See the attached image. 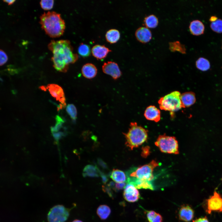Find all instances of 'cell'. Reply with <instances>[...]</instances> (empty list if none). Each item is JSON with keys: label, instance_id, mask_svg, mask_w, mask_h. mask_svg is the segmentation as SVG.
Instances as JSON below:
<instances>
[{"label": "cell", "instance_id": "6da1fadb", "mask_svg": "<svg viewBox=\"0 0 222 222\" xmlns=\"http://www.w3.org/2000/svg\"><path fill=\"white\" fill-rule=\"evenodd\" d=\"M48 47L53 54L51 57L53 66L59 72H66L69 64L75 63L78 59V55L73 53V47L68 40H52Z\"/></svg>", "mask_w": 222, "mask_h": 222}, {"label": "cell", "instance_id": "7a4b0ae2", "mask_svg": "<svg viewBox=\"0 0 222 222\" xmlns=\"http://www.w3.org/2000/svg\"><path fill=\"white\" fill-rule=\"evenodd\" d=\"M39 18L41 28L48 36L56 38L63 34L65 25L60 14L54 11H48L42 14Z\"/></svg>", "mask_w": 222, "mask_h": 222}, {"label": "cell", "instance_id": "3957f363", "mask_svg": "<svg viewBox=\"0 0 222 222\" xmlns=\"http://www.w3.org/2000/svg\"><path fill=\"white\" fill-rule=\"evenodd\" d=\"M123 134L126 139V146L132 150L146 141L148 130L138 125L136 122H132L130 124L128 132Z\"/></svg>", "mask_w": 222, "mask_h": 222}, {"label": "cell", "instance_id": "277c9868", "mask_svg": "<svg viewBox=\"0 0 222 222\" xmlns=\"http://www.w3.org/2000/svg\"><path fill=\"white\" fill-rule=\"evenodd\" d=\"M181 94L178 91H174L161 97L158 100L160 108L168 111L172 114L183 108L180 99Z\"/></svg>", "mask_w": 222, "mask_h": 222}, {"label": "cell", "instance_id": "5b68a950", "mask_svg": "<svg viewBox=\"0 0 222 222\" xmlns=\"http://www.w3.org/2000/svg\"><path fill=\"white\" fill-rule=\"evenodd\" d=\"M155 144L162 152L176 154H179L178 142L174 137L167 136L165 134L160 135Z\"/></svg>", "mask_w": 222, "mask_h": 222}, {"label": "cell", "instance_id": "8992f818", "mask_svg": "<svg viewBox=\"0 0 222 222\" xmlns=\"http://www.w3.org/2000/svg\"><path fill=\"white\" fill-rule=\"evenodd\" d=\"M159 165L157 162L153 160L148 164L138 167L133 171L127 173V177L136 178L151 181L154 178L153 171L154 169Z\"/></svg>", "mask_w": 222, "mask_h": 222}, {"label": "cell", "instance_id": "52a82bcc", "mask_svg": "<svg viewBox=\"0 0 222 222\" xmlns=\"http://www.w3.org/2000/svg\"><path fill=\"white\" fill-rule=\"evenodd\" d=\"M69 215V210L63 205H58L53 207L47 216L48 222H65Z\"/></svg>", "mask_w": 222, "mask_h": 222}, {"label": "cell", "instance_id": "ba28073f", "mask_svg": "<svg viewBox=\"0 0 222 222\" xmlns=\"http://www.w3.org/2000/svg\"><path fill=\"white\" fill-rule=\"evenodd\" d=\"M205 209L206 212L211 214L212 212H222V197L215 191L206 201Z\"/></svg>", "mask_w": 222, "mask_h": 222}, {"label": "cell", "instance_id": "9c48e42d", "mask_svg": "<svg viewBox=\"0 0 222 222\" xmlns=\"http://www.w3.org/2000/svg\"><path fill=\"white\" fill-rule=\"evenodd\" d=\"M46 88L52 96L61 103L59 105L60 109L65 107L66 105V99L62 88L57 84H50L47 85Z\"/></svg>", "mask_w": 222, "mask_h": 222}, {"label": "cell", "instance_id": "30bf717a", "mask_svg": "<svg viewBox=\"0 0 222 222\" xmlns=\"http://www.w3.org/2000/svg\"><path fill=\"white\" fill-rule=\"evenodd\" d=\"M103 72L110 76L113 79L116 80L121 75V72L117 64L112 61L105 62L102 66Z\"/></svg>", "mask_w": 222, "mask_h": 222}, {"label": "cell", "instance_id": "8fae6325", "mask_svg": "<svg viewBox=\"0 0 222 222\" xmlns=\"http://www.w3.org/2000/svg\"><path fill=\"white\" fill-rule=\"evenodd\" d=\"M125 199L129 202H135L138 200L140 196L137 188L133 184L128 183L123 192Z\"/></svg>", "mask_w": 222, "mask_h": 222}, {"label": "cell", "instance_id": "7c38bea8", "mask_svg": "<svg viewBox=\"0 0 222 222\" xmlns=\"http://www.w3.org/2000/svg\"><path fill=\"white\" fill-rule=\"evenodd\" d=\"M194 215L193 209L188 205L182 206L178 213L179 219L185 222L191 221L194 218Z\"/></svg>", "mask_w": 222, "mask_h": 222}, {"label": "cell", "instance_id": "4fadbf2b", "mask_svg": "<svg viewBox=\"0 0 222 222\" xmlns=\"http://www.w3.org/2000/svg\"><path fill=\"white\" fill-rule=\"evenodd\" d=\"M135 35L137 39L142 43H146L150 41L152 34L151 31L146 27H140L136 31Z\"/></svg>", "mask_w": 222, "mask_h": 222}, {"label": "cell", "instance_id": "5bb4252c", "mask_svg": "<svg viewBox=\"0 0 222 222\" xmlns=\"http://www.w3.org/2000/svg\"><path fill=\"white\" fill-rule=\"evenodd\" d=\"M144 116L147 120L158 122L161 119L160 110L154 105H150L147 107Z\"/></svg>", "mask_w": 222, "mask_h": 222}, {"label": "cell", "instance_id": "9a60e30c", "mask_svg": "<svg viewBox=\"0 0 222 222\" xmlns=\"http://www.w3.org/2000/svg\"><path fill=\"white\" fill-rule=\"evenodd\" d=\"M128 183L134 185L137 189L143 188L154 189V187L151 181L139 179L136 178L127 177L126 181Z\"/></svg>", "mask_w": 222, "mask_h": 222}, {"label": "cell", "instance_id": "2e32d148", "mask_svg": "<svg viewBox=\"0 0 222 222\" xmlns=\"http://www.w3.org/2000/svg\"><path fill=\"white\" fill-rule=\"evenodd\" d=\"M111 50L105 45L96 44L92 48V53L97 59L101 60L105 58Z\"/></svg>", "mask_w": 222, "mask_h": 222}, {"label": "cell", "instance_id": "e0dca14e", "mask_svg": "<svg viewBox=\"0 0 222 222\" xmlns=\"http://www.w3.org/2000/svg\"><path fill=\"white\" fill-rule=\"evenodd\" d=\"M81 72L85 78L91 79L94 77L97 73V69L96 66L91 63H86L82 66Z\"/></svg>", "mask_w": 222, "mask_h": 222}, {"label": "cell", "instance_id": "ac0fdd59", "mask_svg": "<svg viewBox=\"0 0 222 222\" xmlns=\"http://www.w3.org/2000/svg\"><path fill=\"white\" fill-rule=\"evenodd\" d=\"M180 99L183 108L191 106L196 101L195 94L191 92H186L181 94Z\"/></svg>", "mask_w": 222, "mask_h": 222}, {"label": "cell", "instance_id": "d6986e66", "mask_svg": "<svg viewBox=\"0 0 222 222\" xmlns=\"http://www.w3.org/2000/svg\"><path fill=\"white\" fill-rule=\"evenodd\" d=\"M189 29L193 35H199L204 33V26L201 21L198 20H194L190 23Z\"/></svg>", "mask_w": 222, "mask_h": 222}, {"label": "cell", "instance_id": "ffe728a7", "mask_svg": "<svg viewBox=\"0 0 222 222\" xmlns=\"http://www.w3.org/2000/svg\"><path fill=\"white\" fill-rule=\"evenodd\" d=\"M110 177L117 183H125L127 181V177L122 171L117 169H114L111 172Z\"/></svg>", "mask_w": 222, "mask_h": 222}, {"label": "cell", "instance_id": "44dd1931", "mask_svg": "<svg viewBox=\"0 0 222 222\" xmlns=\"http://www.w3.org/2000/svg\"><path fill=\"white\" fill-rule=\"evenodd\" d=\"M100 171L95 166L91 165L86 166L84 169L83 175L84 177H98L100 175Z\"/></svg>", "mask_w": 222, "mask_h": 222}, {"label": "cell", "instance_id": "7402d4cb", "mask_svg": "<svg viewBox=\"0 0 222 222\" xmlns=\"http://www.w3.org/2000/svg\"><path fill=\"white\" fill-rule=\"evenodd\" d=\"M106 40L110 43H116L119 39L120 34L118 30L112 29L107 31L105 35Z\"/></svg>", "mask_w": 222, "mask_h": 222}, {"label": "cell", "instance_id": "603a6c76", "mask_svg": "<svg viewBox=\"0 0 222 222\" xmlns=\"http://www.w3.org/2000/svg\"><path fill=\"white\" fill-rule=\"evenodd\" d=\"M97 212L99 217L101 220H105L109 216L111 212L110 208L107 205H100L97 209Z\"/></svg>", "mask_w": 222, "mask_h": 222}, {"label": "cell", "instance_id": "cb8c5ba5", "mask_svg": "<svg viewBox=\"0 0 222 222\" xmlns=\"http://www.w3.org/2000/svg\"><path fill=\"white\" fill-rule=\"evenodd\" d=\"M144 22L147 28H154L157 26L158 21L157 17L155 15L150 14L145 17Z\"/></svg>", "mask_w": 222, "mask_h": 222}, {"label": "cell", "instance_id": "d4e9b609", "mask_svg": "<svg viewBox=\"0 0 222 222\" xmlns=\"http://www.w3.org/2000/svg\"><path fill=\"white\" fill-rule=\"evenodd\" d=\"M169 48L172 52L177 51L183 54L185 53L186 52L184 46L179 41L170 42L169 43Z\"/></svg>", "mask_w": 222, "mask_h": 222}, {"label": "cell", "instance_id": "484cf974", "mask_svg": "<svg viewBox=\"0 0 222 222\" xmlns=\"http://www.w3.org/2000/svg\"><path fill=\"white\" fill-rule=\"evenodd\" d=\"M146 217L149 222H162V218L159 214L152 211H146Z\"/></svg>", "mask_w": 222, "mask_h": 222}, {"label": "cell", "instance_id": "4316f807", "mask_svg": "<svg viewBox=\"0 0 222 222\" xmlns=\"http://www.w3.org/2000/svg\"><path fill=\"white\" fill-rule=\"evenodd\" d=\"M196 66L197 68L200 70L206 71L209 69L210 64L207 59L203 57H200L196 61Z\"/></svg>", "mask_w": 222, "mask_h": 222}, {"label": "cell", "instance_id": "83f0119b", "mask_svg": "<svg viewBox=\"0 0 222 222\" xmlns=\"http://www.w3.org/2000/svg\"><path fill=\"white\" fill-rule=\"evenodd\" d=\"M91 49L88 45L83 43H80L78 48L79 54L83 57H87L89 56L91 54Z\"/></svg>", "mask_w": 222, "mask_h": 222}, {"label": "cell", "instance_id": "f1b7e54d", "mask_svg": "<svg viewBox=\"0 0 222 222\" xmlns=\"http://www.w3.org/2000/svg\"><path fill=\"white\" fill-rule=\"evenodd\" d=\"M55 119L56 121L55 125L54 126L51 127L52 133L59 132L64 122V120L58 115L56 116Z\"/></svg>", "mask_w": 222, "mask_h": 222}, {"label": "cell", "instance_id": "f546056e", "mask_svg": "<svg viewBox=\"0 0 222 222\" xmlns=\"http://www.w3.org/2000/svg\"><path fill=\"white\" fill-rule=\"evenodd\" d=\"M66 111L73 121H76L77 118V111L75 106L73 104H68L66 108Z\"/></svg>", "mask_w": 222, "mask_h": 222}, {"label": "cell", "instance_id": "4dcf8cb0", "mask_svg": "<svg viewBox=\"0 0 222 222\" xmlns=\"http://www.w3.org/2000/svg\"><path fill=\"white\" fill-rule=\"evenodd\" d=\"M210 27L215 32H222V20L217 19L214 21L211 22Z\"/></svg>", "mask_w": 222, "mask_h": 222}, {"label": "cell", "instance_id": "1f68e13d", "mask_svg": "<svg viewBox=\"0 0 222 222\" xmlns=\"http://www.w3.org/2000/svg\"><path fill=\"white\" fill-rule=\"evenodd\" d=\"M53 3V0H41L40 2L41 7L44 10H49L51 9Z\"/></svg>", "mask_w": 222, "mask_h": 222}, {"label": "cell", "instance_id": "d6a6232c", "mask_svg": "<svg viewBox=\"0 0 222 222\" xmlns=\"http://www.w3.org/2000/svg\"><path fill=\"white\" fill-rule=\"evenodd\" d=\"M8 58L5 52L0 50V65L2 66L7 61Z\"/></svg>", "mask_w": 222, "mask_h": 222}, {"label": "cell", "instance_id": "836d02e7", "mask_svg": "<svg viewBox=\"0 0 222 222\" xmlns=\"http://www.w3.org/2000/svg\"><path fill=\"white\" fill-rule=\"evenodd\" d=\"M52 136L55 141L58 142L65 135V133L61 131L52 133Z\"/></svg>", "mask_w": 222, "mask_h": 222}, {"label": "cell", "instance_id": "e575fe53", "mask_svg": "<svg viewBox=\"0 0 222 222\" xmlns=\"http://www.w3.org/2000/svg\"><path fill=\"white\" fill-rule=\"evenodd\" d=\"M125 185L126 183L125 182L116 183L115 184L113 189L116 191L121 190L125 187Z\"/></svg>", "mask_w": 222, "mask_h": 222}, {"label": "cell", "instance_id": "d590c367", "mask_svg": "<svg viewBox=\"0 0 222 222\" xmlns=\"http://www.w3.org/2000/svg\"><path fill=\"white\" fill-rule=\"evenodd\" d=\"M150 148L148 146H145L142 148V156L144 158L146 157L149 154Z\"/></svg>", "mask_w": 222, "mask_h": 222}, {"label": "cell", "instance_id": "8d00e7d4", "mask_svg": "<svg viewBox=\"0 0 222 222\" xmlns=\"http://www.w3.org/2000/svg\"><path fill=\"white\" fill-rule=\"evenodd\" d=\"M97 162L98 164L102 168L105 169H107L108 168L106 163L101 159L98 158L97 160Z\"/></svg>", "mask_w": 222, "mask_h": 222}, {"label": "cell", "instance_id": "74e56055", "mask_svg": "<svg viewBox=\"0 0 222 222\" xmlns=\"http://www.w3.org/2000/svg\"><path fill=\"white\" fill-rule=\"evenodd\" d=\"M192 222H209L206 217L199 218L195 220H193Z\"/></svg>", "mask_w": 222, "mask_h": 222}, {"label": "cell", "instance_id": "f35d334b", "mask_svg": "<svg viewBox=\"0 0 222 222\" xmlns=\"http://www.w3.org/2000/svg\"><path fill=\"white\" fill-rule=\"evenodd\" d=\"M100 175H101L103 183H105L108 181V179L107 176L103 173L100 171Z\"/></svg>", "mask_w": 222, "mask_h": 222}, {"label": "cell", "instance_id": "ab89813d", "mask_svg": "<svg viewBox=\"0 0 222 222\" xmlns=\"http://www.w3.org/2000/svg\"><path fill=\"white\" fill-rule=\"evenodd\" d=\"M3 1L4 2L7 3L9 5H10L12 4L13 2L15 1L14 0H4Z\"/></svg>", "mask_w": 222, "mask_h": 222}, {"label": "cell", "instance_id": "60d3db41", "mask_svg": "<svg viewBox=\"0 0 222 222\" xmlns=\"http://www.w3.org/2000/svg\"><path fill=\"white\" fill-rule=\"evenodd\" d=\"M218 19L215 16H212L210 18V21L211 22L214 21Z\"/></svg>", "mask_w": 222, "mask_h": 222}, {"label": "cell", "instance_id": "b9f144b4", "mask_svg": "<svg viewBox=\"0 0 222 222\" xmlns=\"http://www.w3.org/2000/svg\"><path fill=\"white\" fill-rule=\"evenodd\" d=\"M71 222H83L82 221L79 220H75Z\"/></svg>", "mask_w": 222, "mask_h": 222}, {"label": "cell", "instance_id": "7bdbcfd3", "mask_svg": "<svg viewBox=\"0 0 222 222\" xmlns=\"http://www.w3.org/2000/svg\"></svg>", "mask_w": 222, "mask_h": 222}]
</instances>
